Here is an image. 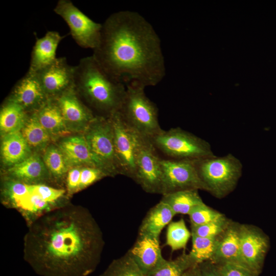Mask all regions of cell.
<instances>
[{"instance_id": "cell-28", "label": "cell", "mask_w": 276, "mask_h": 276, "mask_svg": "<svg viewBox=\"0 0 276 276\" xmlns=\"http://www.w3.org/2000/svg\"><path fill=\"white\" fill-rule=\"evenodd\" d=\"M165 245L168 246L172 251L185 249L191 237V232L187 228L183 218L171 221L168 225Z\"/></svg>"}, {"instance_id": "cell-37", "label": "cell", "mask_w": 276, "mask_h": 276, "mask_svg": "<svg viewBox=\"0 0 276 276\" xmlns=\"http://www.w3.org/2000/svg\"><path fill=\"white\" fill-rule=\"evenodd\" d=\"M202 276H221L217 266L210 261L199 264Z\"/></svg>"}, {"instance_id": "cell-29", "label": "cell", "mask_w": 276, "mask_h": 276, "mask_svg": "<svg viewBox=\"0 0 276 276\" xmlns=\"http://www.w3.org/2000/svg\"><path fill=\"white\" fill-rule=\"evenodd\" d=\"M197 265L189 254L183 252L172 260H166L147 276H182L190 267Z\"/></svg>"}, {"instance_id": "cell-11", "label": "cell", "mask_w": 276, "mask_h": 276, "mask_svg": "<svg viewBox=\"0 0 276 276\" xmlns=\"http://www.w3.org/2000/svg\"><path fill=\"white\" fill-rule=\"evenodd\" d=\"M162 158L151 141L143 137L136 158L133 180L146 192L162 193Z\"/></svg>"}, {"instance_id": "cell-35", "label": "cell", "mask_w": 276, "mask_h": 276, "mask_svg": "<svg viewBox=\"0 0 276 276\" xmlns=\"http://www.w3.org/2000/svg\"><path fill=\"white\" fill-rule=\"evenodd\" d=\"M215 265L221 276H259L250 269L239 265L232 263Z\"/></svg>"}, {"instance_id": "cell-5", "label": "cell", "mask_w": 276, "mask_h": 276, "mask_svg": "<svg viewBox=\"0 0 276 276\" xmlns=\"http://www.w3.org/2000/svg\"><path fill=\"white\" fill-rule=\"evenodd\" d=\"M195 162L206 191L218 198H222L232 192L242 174V163L232 154Z\"/></svg>"}, {"instance_id": "cell-21", "label": "cell", "mask_w": 276, "mask_h": 276, "mask_svg": "<svg viewBox=\"0 0 276 276\" xmlns=\"http://www.w3.org/2000/svg\"><path fill=\"white\" fill-rule=\"evenodd\" d=\"M175 215L169 205L160 200L147 213L139 227V234L159 239L162 230Z\"/></svg>"}, {"instance_id": "cell-7", "label": "cell", "mask_w": 276, "mask_h": 276, "mask_svg": "<svg viewBox=\"0 0 276 276\" xmlns=\"http://www.w3.org/2000/svg\"><path fill=\"white\" fill-rule=\"evenodd\" d=\"M97 168L107 176L121 174L110 117L96 116L83 133Z\"/></svg>"}, {"instance_id": "cell-15", "label": "cell", "mask_w": 276, "mask_h": 276, "mask_svg": "<svg viewBox=\"0 0 276 276\" xmlns=\"http://www.w3.org/2000/svg\"><path fill=\"white\" fill-rule=\"evenodd\" d=\"M21 106L28 113L37 111L47 101L35 72L28 70L19 79L7 99Z\"/></svg>"}, {"instance_id": "cell-38", "label": "cell", "mask_w": 276, "mask_h": 276, "mask_svg": "<svg viewBox=\"0 0 276 276\" xmlns=\"http://www.w3.org/2000/svg\"><path fill=\"white\" fill-rule=\"evenodd\" d=\"M182 276H202L199 265L197 264L190 267Z\"/></svg>"}, {"instance_id": "cell-8", "label": "cell", "mask_w": 276, "mask_h": 276, "mask_svg": "<svg viewBox=\"0 0 276 276\" xmlns=\"http://www.w3.org/2000/svg\"><path fill=\"white\" fill-rule=\"evenodd\" d=\"M54 11L66 22L71 36L80 47L93 50L97 48L102 24L91 19L70 0L58 1Z\"/></svg>"}, {"instance_id": "cell-17", "label": "cell", "mask_w": 276, "mask_h": 276, "mask_svg": "<svg viewBox=\"0 0 276 276\" xmlns=\"http://www.w3.org/2000/svg\"><path fill=\"white\" fill-rule=\"evenodd\" d=\"M240 225L241 224L231 220L226 228L217 237L215 251L210 260L212 263L216 265L232 263L249 269L241 255Z\"/></svg>"}, {"instance_id": "cell-16", "label": "cell", "mask_w": 276, "mask_h": 276, "mask_svg": "<svg viewBox=\"0 0 276 276\" xmlns=\"http://www.w3.org/2000/svg\"><path fill=\"white\" fill-rule=\"evenodd\" d=\"M127 252L145 276L166 260L162 255L159 239L140 234Z\"/></svg>"}, {"instance_id": "cell-30", "label": "cell", "mask_w": 276, "mask_h": 276, "mask_svg": "<svg viewBox=\"0 0 276 276\" xmlns=\"http://www.w3.org/2000/svg\"><path fill=\"white\" fill-rule=\"evenodd\" d=\"M191 238L192 245L189 254L196 264L210 261L215 251L217 237H202L191 233Z\"/></svg>"}, {"instance_id": "cell-20", "label": "cell", "mask_w": 276, "mask_h": 276, "mask_svg": "<svg viewBox=\"0 0 276 276\" xmlns=\"http://www.w3.org/2000/svg\"><path fill=\"white\" fill-rule=\"evenodd\" d=\"M57 146L63 154L70 169L71 167L79 166L96 167L83 134L65 137Z\"/></svg>"}, {"instance_id": "cell-23", "label": "cell", "mask_w": 276, "mask_h": 276, "mask_svg": "<svg viewBox=\"0 0 276 276\" xmlns=\"http://www.w3.org/2000/svg\"><path fill=\"white\" fill-rule=\"evenodd\" d=\"M31 154L32 150L20 131L3 137L1 156L6 166L11 167L23 161Z\"/></svg>"}, {"instance_id": "cell-27", "label": "cell", "mask_w": 276, "mask_h": 276, "mask_svg": "<svg viewBox=\"0 0 276 276\" xmlns=\"http://www.w3.org/2000/svg\"><path fill=\"white\" fill-rule=\"evenodd\" d=\"M42 158L52 179L59 181L64 178L70 168L57 146H48L45 149Z\"/></svg>"}, {"instance_id": "cell-6", "label": "cell", "mask_w": 276, "mask_h": 276, "mask_svg": "<svg viewBox=\"0 0 276 276\" xmlns=\"http://www.w3.org/2000/svg\"><path fill=\"white\" fill-rule=\"evenodd\" d=\"M149 140L166 159L198 160L215 156L208 142L179 127L163 130Z\"/></svg>"}, {"instance_id": "cell-18", "label": "cell", "mask_w": 276, "mask_h": 276, "mask_svg": "<svg viewBox=\"0 0 276 276\" xmlns=\"http://www.w3.org/2000/svg\"><path fill=\"white\" fill-rule=\"evenodd\" d=\"M4 178L28 185H49L52 179L43 158L37 153L32 154L20 163L9 167Z\"/></svg>"}, {"instance_id": "cell-2", "label": "cell", "mask_w": 276, "mask_h": 276, "mask_svg": "<svg viewBox=\"0 0 276 276\" xmlns=\"http://www.w3.org/2000/svg\"><path fill=\"white\" fill-rule=\"evenodd\" d=\"M92 54L113 78L125 85L155 86L166 75L158 34L138 12L122 10L102 24L99 44Z\"/></svg>"}, {"instance_id": "cell-13", "label": "cell", "mask_w": 276, "mask_h": 276, "mask_svg": "<svg viewBox=\"0 0 276 276\" xmlns=\"http://www.w3.org/2000/svg\"><path fill=\"white\" fill-rule=\"evenodd\" d=\"M47 97L55 99L74 86L75 66L65 57H59L51 64L35 72Z\"/></svg>"}, {"instance_id": "cell-31", "label": "cell", "mask_w": 276, "mask_h": 276, "mask_svg": "<svg viewBox=\"0 0 276 276\" xmlns=\"http://www.w3.org/2000/svg\"><path fill=\"white\" fill-rule=\"evenodd\" d=\"M99 276H145L126 252L113 260Z\"/></svg>"}, {"instance_id": "cell-24", "label": "cell", "mask_w": 276, "mask_h": 276, "mask_svg": "<svg viewBox=\"0 0 276 276\" xmlns=\"http://www.w3.org/2000/svg\"><path fill=\"white\" fill-rule=\"evenodd\" d=\"M28 114L19 105L7 99L0 112V130L2 136L20 131Z\"/></svg>"}, {"instance_id": "cell-14", "label": "cell", "mask_w": 276, "mask_h": 276, "mask_svg": "<svg viewBox=\"0 0 276 276\" xmlns=\"http://www.w3.org/2000/svg\"><path fill=\"white\" fill-rule=\"evenodd\" d=\"M55 99L69 132L84 133L96 116L81 100L74 86Z\"/></svg>"}, {"instance_id": "cell-34", "label": "cell", "mask_w": 276, "mask_h": 276, "mask_svg": "<svg viewBox=\"0 0 276 276\" xmlns=\"http://www.w3.org/2000/svg\"><path fill=\"white\" fill-rule=\"evenodd\" d=\"M105 174L98 168L84 167L81 168L79 191L82 190L104 177Z\"/></svg>"}, {"instance_id": "cell-12", "label": "cell", "mask_w": 276, "mask_h": 276, "mask_svg": "<svg viewBox=\"0 0 276 276\" xmlns=\"http://www.w3.org/2000/svg\"><path fill=\"white\" fill-rule=\"evenodd\" d=\"M268 246V239L261 229L252 225L241 224V255L246 266L258 275L262 271Z\"/></svg>"}, {"instance_id": "cell-1", "label": "cell", "mask_w": 276, "mask_h": 276, "mask_svg": "<svg viewBox=\"0 0 276 276\" xmlns=\"http://www.w3.org/2000/svg\"><path fill=\"white\" fill-rule=\"evenodd\" d=\"M23 257L40 276H88L100 262L103 234L91 213L67 203L28 226Z\"/></svg>"}, {"instance_id": "cell-9", "label": "cell", "mask_w": 276, "mask_h": 276, "mask_svg": "<svg viewBox=\"0 0 276 276\" xmlns=\"http://www.w3.org/2000/svg\"><path fill=\"white\" fill-rule=\"evenodd\" d=\"M109 117L113 126L115 151L121 174L134 180L136 158L144 137L125 122L119 111Z\"/></svg>"}, {"instance_id": "cell-19", "label": "cell", "mask_w": 276, "mask_h": 276, "mask_svg": "<svg viewBox=\"0 0 276 276\" xmlns=\"http://www.w3.org/2000/svg\"><path fill=\"white\" fill-rule=\"evenodd\" d=\"M65 36L57 31H49L37 38L31 52L29 70L36 72L52 63L57 58V47Z\"/></svg>"}, {"instance_id": "cell-25", "label": "cell", "mask_w": 276, "mask_h": 276, "mask_svg": "<svg viewBox=\"0 0 276 276\" xmlns=\"http://www.w3.org/2000/svg\"><path fill=\"white\" fill-rule=\"evenodd\" d=\"M20 131L31 150L45 149L52 139L39 123L35 111L29 113Z\"/></svg>"}, {"instance_id": "cell-26", "label": "cell", "mask_w": 276, "mask_h": 276, "mask_svg": "<svg viewBox=\"0 0 276 276\" xmlns=\"http://www.w3.org/2000/svg\"><path fill=\"white\" fill-rule=\"evenodd\" d=\"M163 201L177 214L189 215L196 206L203 202L198 190H185L162 195Z\"/></svg>"}, {"instance_id": "cell-22", "label": "cell", "mask_w": 276, "mask_h": 276, "mask_svg": "<svg viewBox=\"0 0 276 276\" xmlns=\"http://www.w3.org/2000/svg\"><path fill=\"white\" fill-rule=\"evenodd\" d=\"M38 121L51 139L69 132L56 99H49L36 111Z\"/></svg>"}, {"instance_id": "cell-36", "label": "cell", "mask_w": 276, "mask_h": 276, "mask_svg": "<svg viewBox=\"0 0 276 276\" xmlns=\"http://www.w3.org/2000/svg\"><path fill=\"white\" fill-rule=\"evenodd\" d=\"M81 168L72 167L67 172L65 178V185L66 191L68 197L79 191Z\"/></svg>"}, {"instance_id": "cell-33", "label": "cell", "mask_w": 276, "mask_h": 276, "mask_svg": "<svg viewBox=\"0 0 276 276\" xmlns=\"http://www.w3.org/2000/svg\"><path fill=\"white\" fill-rule=\"evenodd\" d=\"M230 221L224 216L219 219L203 225H191V232L202 237L216 238L226 228Z\"/></svg>"}, {"instance_id": "cell-32", "label": "cell", "mask_w": 276, "mask_h": 276, "mask_svg": "<svg viewBox=\"0 0 276 276\" xmlns=\"http://www.w3.org/2000/svg\"><path fill=\"white\" fill-rule=\"evenodd\" d=\"M191 225H201L217 220L224 216L204 202L195 207L188 215Z\"/></svg>"}, {"instance_id": "cell-3", "label": "cell", "mask_w": 276, "mask_h": 276, "mask_svg": "<svg viewBox=\"0 0 276 276\" xmlns=\"http://www.w3.org/2000/svg\"><path fill=\"white\" fill-rule=\"evenodd\" d=\"M74 87L92 111L94 109L106 118L119 111L126 91V85L111 76L93 55L81 58L75 66Z\"/></svg>"}, {"instance_id": "cell-10", "label": "cell", "mask_w": 276, "mask_h": 276, "mask_svg": "<svg viewBox=\"0 0 276 276\" xmlns=\"http://www.w3.org/2000/svg\"><path fill=\"white\" fill-rule=\"evenodd\" d=\"M195 161L162 158V195L190 189L206 191Z\"/></svg>"}, {"instance_id": "cell-4", "label": "cell", "mask_w": 276, "mask_h": 276, "mask_svg": "<svg viewBox=\"0 0 276 276\" xmlns=\"http://www.w3.org/2000/svg\"><path fill=\"white\" fill-rule=\"evenodd\" d=\"M125 96L119 110L125 122L142 136L150 139L163 129L158 122V108L137 83L126 85Z\"/></svg>"}]
</instances>
